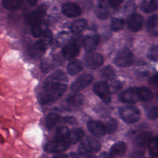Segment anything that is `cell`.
Wrapping results in <instances>:
<instances>
[{
    "label": "cell",
    "instance_id": "obj_24",
    "mask_svg": "<svg viewBox=\"0 0 158 158\" xmlns=\"http://www.w3.org/2000/svg\"><path fill=\"white\" fill-rule=\"evenodd\" d=\"M141 9L146 13H151L156 11L158 7V3L156 1L146 0L143 1L140 6Z\"/></svg>",
    "mask_w": 158,
    "mask_h": 158
},
{
    "label": "cell",
    "instance_id": "obj_29",
    "mask_svg": "<svg viewBox=\"0 0 158 158\" xmlns=\"http://www.w3.org/2000/svg\"><path fill=\"white\" fill-rule=\"evenodd\" d=\"M148 146L151 156L158 158V137L152 138Z\"/></svg>",
    "mask_w": 158,
    "mask_h": 158
},
{
    "label": "cell",
    "instance_id": "obj_34",
    "mask_svg": "<svg viewBox=\"0 0 158 158\" xmlns=\"http://www.w3.org/2000/svg\"><path fill=\"white\" fill-rule=\"evenodd\" d=\"M117 127L118 124L117 120L115 118H110L105 125L106 131L108 134H112L117 130Z\"/></svg>",
    "mask_w": 158,
    "mask_h": 158
},
{
    "label": "cell",
    "instance_id": "obj_40",
    "mask_svg": "<svg viewBox=\"0 0 158 158\" xmlns=\"http://www.w3.org/2000/svg\"><path fill=\"white\" fill-rule=\"evenodd\" d=\"M135 4L133 3V2H128L126 4H125V10L127 11H131L135 9Z\"/></svg>",
    "mask_w": 158,
    "mask_h": 158
},
{
    "label": "cell",
    "instance_id": "obj_32",
    "mask_svg": "<svg viewBox=\"0 0 158 158\" xmlns=\"http://www.w3.org/2000/svg\"><path fill=\"white\" fill-rule=\"evenodd\" d=\"M106 83L110 93H115L122 88L121 83L115 79H109Z\"/></svg>",
    "mask_w": 158,
    "mask_h": 158
},
{
    "label": "cell",
    "instance_id": "obj_4",
    "mask_svg": "<svg viewBox=\"0 0 158 158\" xmlns=\"http://www.w3.org/2000/svg\"><path fill=\"white\" fill-rule=\"evenodd\" d=\"M133 54L128 49L124 48L119 51L114 59V64L118 67H128L130 66L133 62Z\"/></svg>",
    "mask_w": 158,
    "mask_h": 158
},
{
    "label": "cell",
    "instance_id": "obj_9",
    "mask_svg": "<svg viewBox=\"0 0 158 158\" xmlns=\"http://www.w3.org/2000/svg\"><path fill=\"white\" fill-rule=\"evenodd\" d=\"M93 81V77L89 74L79 76L70 86V89L74 92H78L88 86Z\"/></svg>",
    "mask_w": 158,
    "mask_h": 158
},
{
    "label": "cell",
    "instance_id": "obj_33",
    "mask_svg": "<svg viewBox=\"0 0 158 158\" xmlns=\"http://www.w3.org/2000/svg\"><path fill=\"white\" fill-rule=\"evenodd\" d=\"M125 22L123 19L119 18H113L111 20L110 28L113 31L117 32L120 31L124 26Z\"/></svg>",
    "mask_w": 158,
    "mask_h": 158
},
{
    "label": "cell",
    "instance_id": "obj_11",
    "mask_svg": "<svg viewBox=\"0 0 158 158\" xmlns=\"http://www.w3.org/2000/svg\"><path fill=\"white\" fill-rule=\"evenodd\" d=\"M144 19L141 15L138 13H133L129 15L127 19L128 29L133 32L139 31L143 25Z\"/></svg>",
    "mask_w": 158,
    "mask_h": 158
},
{
    "label": "cell",
    "instance_id": "obj_28",
    "mask_svg": "<svg viewBox=\"0 0 158 158\" xmlns=\"http://www.w3.org/2000/svg\"><path fill=\"white\" fill-rule=\"evenodd\" d=\"M138 94L139 99L144 102H148L151 101L153 96L151 91L146 87H141L138 88Z\"/></svg>",
    "mask_w": 158,
    "mask_h": 158
},
{
    "label": "cell",
    "instance_id": "obj_37",
    "mask_svg": "<svg viewBox=\"0 0 158 158\" xmlns=\"http://www.w3.org/2000/svg\"><path fill=\"white\" fill-rule=\"evenodd\" d=\"M148 117L150 120H156L158 118V107L153 106L149 109L147 112Z\"/></svg>",
    "mask_w": 158,
    "mask_h": 158
},
{
    "label": "cell",
    "instance_id": "obj_17",
    "mask_svg": "<svg viewBox=\"0 0 158 158\" xmlns=\"http://www.w3.org/2000/svg\"><path fill=\"white\" fill-rule=\"evenodd\" d=\"M126 151V144L123 141H119L112 145L110 149L109 156L110 158H116L124 155Z\"/></svg>",
    "mask_w": 158,
    "mask_h": 158
},
{
    "label": "cell",
    "instance_id": "obj_47",
    "mask_svg": "<svg viewBox=\"0 0 158 158\" xmlns=\"http://www.w3.org/2000/svg\"><path fill=\"white\" fill-rule=\"evenodd\" d=\"M86 158H96L94 155H88Z\"/></svg>",
    "mask_w": 158,
    "mask_h": 158
},
{
    "label": "cell",
    "instance_id": "obj_41",
    "mask_svg": "<svg viewBox=\"0 0 158 158\" xmlns=\"http://www.w3.org/2000/svg\"><path fill=\"white\" fill-rule=\"evenodd\" d=\"M72 41L79 46V45H80L83 43V39H82V37L80 36V35H77L76 36H75Z\"/></svg>",
    "mask_w": 158,
    "mask_h": 158
},
{
    "label": "cell",
    "instance_id": "obj_19",
    "mask_svg": "<svg viewBox=\"0 0 158 158\" xmlns=\"http://www.w3.org/2000/svg\"><path fill=\"white\" fill-rule=\"evenodd\" d=\"M147 31L154 36H158V15H153L150 17L146 25Z\"/></svg>",
    "mask_w": 158,
    "mask_h": 158
},
{
    "label": "cell",
    "instance_id": "obj_31",
    "mask_svg": "<svg viewBox=\"0 0 158 158\" xmlns=\"http://www.w3.org/2000/svg\"><path fill=\"white\" fill-rule=\"evenodd\" d=\"M69 133L70 130L67 127H60L56 131V139L66 140L69 136Z\"/></svg>",
    "mask_w": 158,
    "mask_h": 158
},
{
    "label": "cell",
    "instance_id": "obj_21",
    "mask_svg": "<svg viewBox=\"0 0 158 158\" xmlns=\"http://www.w3.org/2000/svg\"><path fill=\"white\" fill-rule=\"evenodd\" d=\"M83 68V64L81 61L77 59H74L70 61L67 66V69L68 73L71 75H75L82 70Z\"/></svg>",
    "mask_w": 158,
    "mask_h": 158
},
{
    "label": "cell",
    "instance_id": "obj_1",
    "mask_svg": "<svg viewBox=\"0 0 158 158\" xmlns=\"http://www.w3.org/2000/svg\"><path fill=\"white\" fill-rule=\"evenodd\" d=\"M67 77L64 72H54L45 80L43 89L38 94L39 102L45 105L57 99L67 89Z\"/></svg>",
    "mask_w": 158,
    "mask_h": 158
},
{
    "label": "cell",
    "instance_id": "obj_30",
    "mask_svg": "<svg viewBox=\"0 0 158 158\" xmlns=\"http://www.w3.org/2000/svg\"><path fill=\"white\" fill-rule=\"evenodd\" d=\"M60 119V115L56 113H50L46 118L45 123L48 128H53Z\"/></svg>",
    "mask_w": 158,
    "mask_h": 158
},
{
    "label": "cell",
    "instance_id": "obj_5",
    "mask_svg": "<svg viewBox=\"0 0 158 158\" xmlns=\"http://www.w3.org/2000/svg\"><path fill=\"white\" fill-rule=\"evenodd\" d=\"M119 99L121 102L125 104L136 103L139 99L138 88L131 87L124 90L120 94Z\"/></svg>",
    "mask_w": 158,
    "mask_h": 158
},
{
    "label": "cell",
    "instance_id": "obj_14",
    "mask_svg": "<svg viewBox=\"0 0 158 158\" xmlns=\"http://www.w3.org/2000/svg\"><path fill=\"white\" fill-rule=\"evenodd\" d=\"M87 125L89 131L96 137L101 138L106 133L105 125L101 122L91 120L88 122Z\"/></svg>",
    "mask_w": 158,
    "mask_h": 158
},
{
    "label": "cell",
    "instance_id": "obj_3",
    "mask_svg": "<svg viewBox=\"0 0 158 158\" xmlns=\"http://www.w3.org/2000/svg\"><path fill=\"white\" fill-rule=\"evenodd\" d=\"M101 149V143L95 138L92 136L86 137L79 145L78 151L81 155L87 154L90 152H96Z\"/></svg>",
    "mask_w": 158,
    "mask_h": 158
},
{
    "label": "cell",
    "instance_id": "obj_8",
    "mask_svg": "<svg viewBox=\"0 0 158 158\" xmlns=\"http://www.w3.org/2000/svg\"><path fill=\"white\" fill-rule=\"evenodd\" d=\"M86 65L91 69H96L101 66L104 62L102 56L97 52H88L85 57Z\"/></svg>",
    "mask_w": 158,
    "mask_h": 158
},
{
    "label": "cell",
    "instance_id": "obj_26",
    "mask_svg": "<svg viewBox=\"0 0 158 158\" xmlns=\"http://www.w3.org/2000/svg\"><path fill=\"white\" fill-rule=\"evenodd\" d=\"M67 102L72 106H80L84 103V97L80 93H74L67 98Z\"/></svg>",
    "mask_w": 158,
    "mask_h": 158
},
{
    "label": "cell",
    "instance_id": "obj_23",
    "mask_svg": "<svg viewBox=\"0 0 158 158\" xmlns=\"http://www.w3.org/2000/svg\"><path fill=\"white\" fill-rule=\"evenodd\" d=\"M84 136V131L81 128H73L70 131L67 141L69 143L75 144L80 141Z\"/></svg>",
    "mask_w": 158,
    "mask_h": 158
},
{
    "label": "cell",
    "instance_id": "obj_18",
    "mask_svg": "<svg viewBox=\"0 0 158 158\" xmlns=\"http://www.w3.org/2000/svg\"><path fill=\"white\" fill-rule=\"evenodd\" d=\"M99 37L96 35H88L84 40L85 49L87 53L93 52L99 44Z\"/></svg>",
    "mask_w": 158,
    "mask_h": 158
},
{
    "label": "cell",
    "instance_id": "obj_44",
    "mask_svg": "<svg viewBox=\"0 0 158 158\" xmlns=\"http://www.w3.org/2000/svg\"><path fill=\"white\" fill-rule=\"evenodd\" d=\"M67 158H79V157L76 153L72 152L67 155Z\"/></svg>",
    "mask_w": 158,
    "mask_h": 158
},
{
    "label": "cell",
    "instance_id": "obj_20",
    "mask_svg": "<svg viewBox=\"0 0 158 158\" xmlns=\"http://www.w3.org/2000/svg\"><path fill=\"white\" fill-rule=\"evenodd\" d=\"M151 138V134L149 132H143L135 138L133 143L136 146L143 148L148 145Z\"/></svg>",
    "mask_w": 158,
    "mask_h": 158
},
{
    "label": "cell",
    "instance_id": "obj_6",
    "mask_svg": "<svg viewBox=\"0 0 158 158\" xmlns=\"http://www.w3.org/2000/svg\"><path fill=\"white\" fill-rule=\"evenodd\" d=\"M94 93L98 96L105 103H109L110 101V93L109 90L106 82L100 81L96 82L93 86Z\"/></svg>",
    "mask_w": 158,
    "mask_h": 158
},
{
    "label": "cell",
    "instance_id": "obj_48",
    "mask_svg": "<svg viewBox=\"0 0 158 158\" xmlns=\"http://www.w3.org/2000/svg\"><path fill=\"white\" fill-rule=\"evenodd\" d=\"M157 99H158V92H157Z\"/></svg>",
    "mask_w": 158,
    "mask_h": 158
},
{
    "label": "cell",
    "instance_id": "obj_42",
    "mask_svg": "<svg viewBox=\"0 0 158 158\" xmlns=\"http://www.w3.org/2000/svg\"><path fill=\"white\" fill-rule=\"evenodd\" d=\"M150 82H151L152 84H153V85H154L158 86V73L156 74L155 75H154V76L151 78Z\"/></svg>",
    "mask_w": 158,
    "mask_h": 158
},
{
    "label": "cell",
    "instance_id": "obj_2",
    "mask_svg": "<svg viewBox=\"0 0 158 158\" xmlns=\"http://www.w3.org/2000/svg\"><path fill=\"white\" fill-rule=\"evenodd\" d=\"M121 118L128 123L137 122L140 118V112L138 108L132 106H122L119 109Z\"/></svg>",
    "mask_w": 158,
    "mask_h": 158
},
{
    "label": "cell",
    "instance_id": "obj_45",
    "mask_svg": "<svg viewBox=\"0 0 158 158\" xmlns=\"http://www.w3.org/2000/svg\"><path fill=\"white\" fill-rule=\"evenodd\" d=\"M53 158H67V156L64 155V154H62V155H59V156H57L54 157Z\"/></svg>",
    "mask_w": 158,
    "mask_h": 158
},
{
    "label": "cell",
    "instance_id": "obj_15",
    "mask_svg": "<svg viewBox=\"0 0 158 158\" xmlns=\"http://www.w3.org/2000/svg\"><path fill=\"white\" fill-rule=\"evenodd\" d=\"M79 51V46L72 41L65 44L63 48V56L67 60L73 59L78 54Z\"/></svg>",
    "mask_w": 158,
    "mask_h": 158
},
{
    "label": "cell",
    "instance_id": "obj_13",
    "mask_svg": "<svg viewBox=\"0 0 158 158\" xmlns=\"http://www.w3.org/2000/svg\"><path fill=\"white\" fill-rule=\"evenodd\" d=\"M52 40V35L51 31H47L34 44L36 49L40 52H44L51 45Z\"/></svg>",
    "mask_w": 158,
    "mask_h": 158
},
{
    "label": "cell",
    "instance_id": "obj_16",
    "mask_svg": "<svg viewBox=\"0 0 158 158\" xmlns=\"http://www.w3.org/2000/svg\"><path fill=\"white\" fill-rule=\"evenodd\" d=\"M47 31H48V23L44 20L31 25V32L35 37H41Z\"/></svg>",
    "mask_w": 158,
    "mask_h": 158
},
{
    "label": "cell",
    "instance_id": "obj_25",
    "mask_svg": "<svg viewBox=\"0 0 158 158\" xmlns=\"http://www.w3.org/2000/svg\"><path fill=\"white\" fill-rule=\"evenodd\" d=\"M86 26L87 21L85 19H80L72 24L71 30L74 33H80L86 28Z\"/></svg>",
    "mask_w": 158,
    "mask_h": 158
},
{
    "label": "cell",
    "instance_id": "obj_35",
    "mask_svg": "<svg viewBox=\"0 0 158 158\" xmlns=\"http://www.w3.org/2000/svg\"><path fill=\"white\" fill-rule=\"evenodd\" d=\"M101 75L102 77L109 80L113 78L115 75V72L114 69L111 66L107 65L104 67L101 70Z\"/></svg>",
    "mask_w": 158,
    "mask_h": 158
},
{
    "label": "cell",
    "instance_id": "obj_12",
    "mask_svg": "<svg viewBox=\"0 0 158 158\" xmlns=\"http://www.w3.org/2000/svg\"><path fill=\"white\" fill-rule=\"evenodd\" d=\"M62 12L65 16L73 18L79 16L81 13V10L76 3L68 2L62 5Z\"/></svg>",
    "mask_w": 158,
    "mask_h": 158
},
{
    "label": "cell",
    "instance_id": "obj_10",
    "mask_svg": "<svg viewBox=\"0 0 158 158\" xmlns=\"http://www.w3.org/2000/svg\"><path fill=\"white\" fill-rule=\"evenodd\" d=\"M46 13V7L44 5L40 6L37 9L31 11L27 15L28 22L32 25L42 20Z\"/></svg>",
    "mask_w": 158,
    "mask_h": 158
},
{
    "label": "cell",
    "instance_id": "obj_27",
    "mask_svg": "<svg viewBox=\"0 0 158 158\" xmlns=\"http://www.w3.org/2000/svg\"><path fill=\"white\" fill-rule=\"evenodd\" d=\"M23 4V1H18V0H6L2 1V6L4 8L10 10H14L20 8Z\"/></svg>",
    "mask_w": 158,
    "mask_h": 158
},
{
    "label": "cell",
    "instance_id": "obj_38",
    "mask_svg": "<svg viewBox=\"0 0 158 158\" xmlns=\"http://www.w3.org/2000/svg\"><path fill=\"white\" fill-rule=\"evenodd\" d=\"M144 151L142 150H136L130 154V158H142L144 156Z\"/></svg>",
    "mask_w": 158,
    "mask_h": 158
},
{
    "label": "cell",
    "instance_id": "obj_39",
    "mask_svg": "<svg viewBox=\"0 0 158 158\" xmlns=\"http://www.w3.org/2000/svg\"><path fill=\"white\" fill-rule=\"evenodd\" d=\"M63 120L65 123L70 124V125H75V124H77V120L74 117H71V116L65 117Z\"/></svg>",
    "mask_w": 158,
    "mask_h": 158
},
{
    "label": "cell",
    "instance_id": "obj_22",
    "mask_svg": "<svg viewBox=\"0 0 158 158\" xmlns=\"http://www.w3.org/2000/svg\"><path fill=\"white\" fill-rule=\"evenodd\" d=\"M96 17L101 20H105L108 18L109 12L107 10V5L105 1H101L95 10Z\"/></svg>",
    "mask_w": 158,
    "mask_h": 158
},
{
    "label": "cell",
    "instance_id": "obj_46",
    "mask_svg": "<svg viewBox=\"0 0 158 158\" xmlns=\"http://www.w3.org/2000/svg\"><path fill=\"white\" fill-rule=\"evenodd\" d=\"M28 3L30 6H34L37 3V1H28Z\"/></svg>",
    "mask_w": 158,
    "mask_h": 158
},
{
    "label": "cell",
    "instance_id": "obj_36",
    "mask_svg": "<svg viewBox=\"0 0 158 158\" xmlns=\"http://www.w3.org/2000/svg\"><path fill=\"white\" fill-rule=\"evenodd\" d=\"M148 57L154 61L158 60V46L154 45L149 50Z\"/></svg>",
    "mask_w": 158,
    "mask_h": 158
},
{
    "label": "cell",
    "instance_id": "obj_43",
    "mask_svg": "<svg viewBox=\"0 0 158 158\" xmlns=\"http://www.w3.org/2000/svg\"><path fill=\"white\" fill-rule=\"evenodd\" d=\"M108 2L112 7H117L122 2V1H109Z\"/></svg>",
    "mask_w": 158,
    "mask_h": 158
},
{
    "label": "cell",
    "instance_id": "obj_7",
    "mask_svg": "<svg viewBox=\"0 0 158 158\" xmlns=\"http://www.w3.org/2000/svg\"><path fill=\"white\" fill-rule=\"evenodd\" d=\"M69 145L70 143L67 140L55 139L46 144L45 150L52 153H59L68 149Z\"/></svg>",
    "mask_w": 158,
    "mask_h": 158
}]
</instances>
